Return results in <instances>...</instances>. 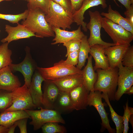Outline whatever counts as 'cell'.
<instances>
[{"instance_id": "10", "label": "cell", "mask_w": 133, "mask_h": 133, "mask_svg": "<svg viewBox=\"0 0 133 133\" xmlns=\"http://www.w3.org/2000/svg\"><path fill=\"white\" fill-rule=\"evenodd\" d=\"M9 66L13 72L18 71L22 74L24 79V84L28 88L32 76L37 67L32 57L30 50H26V56L21 62L17 64L12 63Z\"/></svg>"}, {"instance_id": "26", "label": "cell", "mask_w": 133, "mask_h": 133, "mask_svg": "<svg viewBox=\"0 0 133 133\" xmlns=\"http://www.w3.org/2000/svg\"><path fill=\"white\" fill-rule=\"evenodd\" d=\"M90 48L88 41L87 36L85 35L81 40L79 51L78 63L76 67L79 69L81 70L84 66L86 60L89 57L88 54Z\"/></svg>"}, {"instance_id": "16", "label": "cell", "mask_w": 133, "mask_h": 133, "mask_svg": "<svg viewBox=\"0 0 133 133\" xmlns=\"http://www.w3.org/2000/svg\"><path fill=\"white\" fill-rule=\"evenodd\" d=\"M44 82L42 105L45 108L53 109L54 104L60 90L52 81L45 80Z\"/></svg>"}, {"instance_id": "24", "label": "cell", "mask_w": 133, "mask_h": 133, "mask_svg": "<svg viewBox=\"0 0 133 133\" xmlns=\"http://www.w3.org/2000/svg\"><path fill=\"white\" fill-rule=\"evenodd\" d=\"M53 109L61 114L68 113L75 110L69 92L60 91L54 104Z\"/></svg>"}, {"instance_id": "7", "label": "cell", "mask_w": 133, "mask_h": 133, "mask_svg": "<svg viewBox=\"0 0 133 133\" xmlns=\"http://www.w3.org/2000/svg\"><path fill=\"white\" fill-rule=\"evenodd\" d=\"M90 17L89 22L87 24L86 28L90 32V35L88 41L91 47L95 45H99L106 47L116 45L114 43L103 41L101 37L100 30L102 28L103 17L98 11H88Z\"/></svg>"}, {"instance_id": "19", "label": "cell", "mask_w": 133, "mask_h": 133, "mask_svg": "<svg viewBox=\"0 0 133 133\" xmlns=\"http://www.w3.org/2000/svg\"><path fill=\"white\" fill-rule=\"evenodd\" d=\"M89 92L83 84L69 92L75 110H79L86 109L88 106V100Z\"/></svg>"}, {"instance_id": "1", "label": "cell", "mask_w": 133, "mask_h": 133, "mask_svg": "<svg viewBox=\"0 0 133 133\" xmlns=\"http://www.w3.org/2000/svg\"><path fill=\"white\" fill-rule=\"evenodd\" d=\"M29 13L21 24L34 33L36 37L40 38L55 37L52 27L46 21L45 12L39 8L28 9Z\"/></svg>"}, {"instance_id": "45", "label": "cell", "mask_w": 133, "mask_h": 133, "mask_svg": "<svg viewBox=\"0 0 133 133\" xmlns=\"http://www.w3.org/2000/svg\"><path fill=\"white\" fill-rule=\"evenodd\" d=\"M129 122L130 123L133 128V114L131 115L130 118Z\"/></svg>"}, {"instance_id": "12", "label": "cell", "mask_w": 133, "mask_h": 133, "mask_svg": "<svg viewBox=\"0 0 133 133\" xmlns=\"http://www.w3.org/2000/svg\"><path fill=\"white\" fill-rule=\"evenodd\" d=\"M13 72L9 66L0 69V90L12 92L21 86L18 78Z\"/></svg>"}, {"instance_id": "49", "label": "cell", "mask_w": 133, "mask_h": 133, "mask_svg": "<svg viewBox=\"0 0 133 133\" xmlns=\"http://www.w3.org/2000/svg\"></svg>"}, {"instance_id": "30", "label": "cell", "mask_w": 133, "mask_h": 133, "mask_svg": "<svg viewBox=\"0 0 133 133\" xmlns=\"http://www.w3.org/2000/svg\"><path fill=\"white\" fill-rule=\"evenodd\" d=\"M12 104V92L0 90V112L4 111Z\"/></svg>"}, {"instance_id": "39", "label": "cell", "mask_w": 133, "mask_h": 133, "mask_svg": "<svg viewBox=\"0 0 133 133\" xmlns=\"http://www.w3.org/2000/svg\"><path fill=\"white\" fill-rule=\"evenodd\" d=\"M124 14L126 16L125 18L133 27V4L128 9L126 10Z\"/></svg>"}, {"instance_id": "14", "label": "cell", "mask_w": 133, "mask_h": 133, "mask_svg": "<svg viewBox=\"0 0 133 133\" xmlns=\"http://www.w3.org/2000/svg\"><path fill=\"white\" fill-rule=\"evenodd\" d=\"M100 5L103 9L106 8L107 7L106 0H84L80 8L72 14L74 22L77 25L81 26L84 32H87V23L83 21L85 13L88 9Z\"/></svg>"}, {"instance_id": "37", "label": "cell", "mask_w": 133, "mask_h": 133, "mask_svg": "<svg viewBox=\"0 0 133 133\" xmlns=\"http://www.w3.org/2000/svg\"><path fill=\"white\" fill-rule=\"evenodd\" d=\"M61 6L68 13L72 15V7L70 0H51Z\"/></svg>"}, {"instance_id": "21", "label": "cell", "mask_w": 133, "mask_h": 133, "mask_svg": "<svg viewBox=\"0 0 133 133\" xmlns=\"http://www.w3.org/2000/svg\"><path fill=\"white\" fill-rule=\"evenodd\" d=\"M106 47L97 44L91 47L89 53L95 61V65L93 67L95 71L98 68L105 69L110 68L108 58L104 52V49Z\"/></svg>"}, {"instance_id": "41", "label": "cell", "mask_w": 133, "mask_h": 133, "mask_svg": "<svg viewBox=\"0 0 133 133\" xmlns=\"http://www.w3.org/2000/svg\"><path fill=\"white\" fill-rule=\"evenodd\" d=\"M116 5L119 7L116 3V0H113ZM119 1L125 7L126 10L128 9L131 7V5L133 4V0H117Z\"/></svg>"}, {"instance_id": "33", "label": "cell", "mask_w": 133, "mask_h": 133, "mask_svg": "<svg viewBox=\"0 0 133 133\" xmlns=\"http://www.w3.org/2000/svg\"><path fill=\"white\" fill-rule=\"evenodd\" d=\"M124 66L133 68V46H130L127 49L122 60Z\"/></svg>"}, {"instance_id": "6", "label": "cell", "mask_w": 133, "mask_h": 133, "mask_svg": "<svg viewBox=\"0 0 133 133\" xmlns=\"http://www.w3.org/2000/svg\"><path fill=\"white\" fill-rule=\"evenodd\" d=\"M102 27L116 45L129 44L133 40V34L105 17L102 18Z\"/></svg>"}, {"instance_id": "22", "label": "cell", "mask_w": 133, "mask_h": 133, "mask_svg": "<svg viewBox=\"0 0 133 133\" xmlns=\"http://www.w3.org/2000/svg\"><path fill=\"white\" fill-rule=\"evenodd\" d=\"M92 56L90 55L88 59L87 64L83 72V84L89 92L94 91V86L98 77L97 73L94 69L92 63Z\"/></svg>"}, {"instance_id": "3", "label": "cell", "mask_w": 133, "mask_h": 133, "mask_svg": "<svg viewBox=\"0 0 133 133\" xmlns=\"http://www.w3.org/2000/svg\"><path fill=\"white\" fill-rule=\"evenodd\" d=\"M46 21L52 27L63 30L70 29L71 26L74 22L71 15L66 12L59 4L51 0L47 13L45 16Z\"/></svg>"}, {"instance_id": "11", "label": "cell", "mask_w": 133, "mask_h": 133, "mask_svg": "<svg viewBox=\"0 0 133 133\" xmlns=\"http://www.w3.org/2000/svg\"><path fill=\"white\" fill-rule=\"evenodd\" d=\"M118 68V88L115 95V100L116 101H118L126 91L133 84V68L124 66L122 63Z\"/></svg>"}, {"instance_id": "20", "label": "cell", "mask_w": 133, "mask_h": 133, "mask_svg": "<svg viewBox=\"0 0 133 133\" xmlns=\"http://www.w3.org/2000/svg\"><path fill=\"white\" fill-rule=\"evenodd\" d=\"M81 26L79 25L77 29L71 31L52 27L55 34V37L52 41L55 42L51 44L54 45L58 43H64L72 39L81 40L85 35L81 30Z\"/></svg>"}, {"instance_id": "8", "label": "cell", "mask_w": 133, "mask_h": 133, "mask_svg": "<svg viewBox=\"0 0 133 133\" xmlns=\"http://www.w3.org/2000/svg\"><path fill=\"white\" fill-rule=\"evenodd\" d=\"M12 104L4 111L33 110L34 104L28 87L24 84L12 92Z\"/></svg>"}, {"instance_id": "4", "label": "cell", "mask_w": 133, "mask_h": 133, "mask_svg": "<svg viewBox=\"0 0 133 133\" xmlns=\"http://www.w3.org/2000/svg\"><path fill=\"white\" fill-rule=\"evenodd\" d=\"M38 110H25L32 119L30 124L33 127V130H37L46 123L56 122L65 124V120L61 114L53 109H44L41 107Z\"/></svg>"}, {"instance_id": "23", "label": "cell", "mask_w": 133, "mask_h": 133, "mask_svg": "<svg viewBox=\"0 0 133 133\" xmlns=\"http://www.w3.org/2000/svg\"><path fill=\"white\" fill-rule=\"evenodd\" d=\"M31 118L25 110L4 111L0 114V125L9 128L17 120Z\"/></svg>"}, {"instance_id": "38", "label": "cell", "mask_w": 133, "mask_h": 133, "mask_svg": "<svg viewBox=\"0 0 133 133\" xmlns=\"http://www.w3.org/2000/svg\"><path fill=\"white\" fill-rule=\"evenodd\" d=\"M28 118H23L20 119L16 121L17 126H18L19 128L20 133H27V125Z\"/></svg>"}, {"instance_id": "29", "label": "cell", "mask_w": 133, "mask_h": 133, "mask_svg": "<svg viewBox=\"0 0 133 133\" xmlns=\"http://www.w3.org/2000/svg\"><path fill=\"white\" fill-rule=\"evenodd\" d=\"M44 133H66L67 132L66 128L60 125L58 123L50 122L46 123L41 127Z\"/></svg>"}, {"instance_id": "34", "label": "cell", "mask_w": 133, "mask_h": 133, "mask_svg": "<svg viewBox=\"0 0 133 133\" xmlns=\"http://www.w3.org/2000/svg\"><path fill=\"white\" fill-rule=\"evenodd\" d=\"M81 40L72 39L64 43L63 45L67 49V52L65 56L67 57L70 52L79 50L81 44Z\"/></svg>"}, {"instance_id": "46", "label": "cell", "mask_w": 133, "mask_h": 133, "mask_svg": "<svg viewBox=\"0 0 133 133\" xmlns=\"http://www.w3.org/2000/svg\"><path fill=\"white\" fill-rule=\"evenodd\" d=\"M129 109L132 114H133V108L129 107Z\"/></svg>"}, {"instance_id": "44", "label": "cell", "mask_w": 133, "mask_h": 133, "mask_svg": "<svg viewBox=\"0 0 133 133\" xmlns=\"http://www.w3.org/2000/svg\"><path fill=\"white\" fill-rule=\"evenodd\" d=\"M133 94V86L132 85L125 92L124 94L131 95Z\"/></svg>"}, {"instance_id": "48", "label": "cell", "mask_w": 133, "mask_h": 133, "mask_svg": "<svg viewBox=\"0 0 133 133\" xmlns=\"http://www.w3.org/2000/svg\"><path fill=\"white\" fill-rule=\"evenodd\" d=\"M25 0V1H28V0Z\"/></svg>"}, {"instance_id": "31", "label": "cell", "mask_w": 133, "mask_h": 133, "mask_svg": "<svg viewBox=\"0 0 133 133\" xmlns=\"http://www.w3.org/2000/svg\"><path fill=\"white\" fill-rule=\"evenodd\" d=\"M29 12V10L27 9L23 13L18 14H5L0 13V19L8 21L11 23L17 24L21 20H23L26 19Z\"/></svg>"}, {"instance_id": "35", "label": "cell", "mask_w": 133, "mask_h": 133, "mask_svg": "<svg viewBox=\"0 0 133 133\" xmlns=\"http://www.w3.org/2000/svg\"><path fill=\"white\" fill-rule=\"evenodd\" d=\"M124 112L122 116L124 126L123 133H127L129 129V122L130 116L132 114L129 109L128 102V101L125 107H124Z\"/></svg>"}, {"instance_id": "27", "label": "cell", "mask_w": 133, "mask_h": 133, "mask_svg": "<svg viewBox=\"0 0 133 133\" xmlns=\"http://www.w3.org/2000/svg\"><path fill=\"white\" fill-rule=\"evenodd\" d=\"M103 98L108 106L111 112V119L115 123L116 126V133H123L124 126L122 116L118 115L112 107L110 102L108 95L107 93H102Z\"/></svg>"}, {"instance_id": "36", "label": "cell", "mask_w": 133, "mask_h": 133, "mask_svg": "<svg viewBox=\"0 0 133 133\" xmlns=\"http://www.w3.org/2000/svg\"><path fill=\"white\" fill-rule=\"evenodd\" d=\"M79 50L75 51L69 53L65 60V63L69 65L75 66H77L78 63Z\"/></svg>"}, {"instance_id": "42", "label": "cell", "mask_w": 133, "mask_h": 133, "mask_svg": "<svg viewBox=\"0 0 133 133\" xmlns=\"http://www.w3.org/2000/svg\"><path fill=\"white\" fill-rule=\"evenodd\" d=\"M17 126V123L16 122L12 125L8 129L7 133H14L15 129Z\"/></svg>"}, {"instance_id": "32", "label": "cell", "mask_w": 133, "mask_h": 133, "mask_svg": "<svg viewBox=\"0 0 133 133\" xmlns=\"http://www.w3.org/2000/svg\"><path fill=\"white\" fill-rule=\"evenodd\" d=\"M28 9L39 8L47 13L49 4V0H28Z\"/></svg>"}, {"instance_id": "25", "label": "cell", "mask_w": 133, "mask_h": 133, "mask_svg": "<svg viewBox=\"0 0 133 133\" xmlns=\"http://www.w3.org/2000/svg\"><path fill=\"white\" fill-rule=\"evenodd\" d=\"M100 14L111 20L114 23L121 26L133 34V27L125 18L121 15L118 12L113 10L111 5H110L109 6L107 13L102 12Z\"/></svg>"}, {"instance_id": "40", "label": "cell", "mask_w": 133, "mask_h": 133, "mask_svg": "<svg viewBox=\"0 0 133 133\" xmlns=\"http://www.w3.org/2000/svg\"><path fill=\"white\" fill-rule=\"evenodd\" d=\"M84 0H70L72 5V14L81 7Z\"/></svg>"}, {"instance_id": "15", "label": "cell", "mask_w": 133, "mask_h": 133, "mask_svg": "<svg viewBox=\"0 0 133 133\" xmlns=\"http://www.w3.org/2000/svg\"><path fill=\"white\" fill-rule=\"evenodd\" d=\"M45 80L36 69L32 76L30 85L28 88L33 102L38 108H40L42 105L43 92L41 85L42 82Z\"/></svg>"}, {"instance_id": "18", "label": "cell", "mask_w": 133, "mask_h": 133, "mask_svg": "<svg viewBox=\"0 0 133 133\" xmlns=\"http://www.w3.org/2000/svg\"><path fill=\"white\" fill-rule=\"evenodd\" d=\"M131 46L130 44L115 45L106 47L104 52L108 58L110 68L118 67L122 63V60L126 51Z\"/></svg>"}, {"instance_id": "5", "label": "cell", "mask_w": 133, "mask_h": 133, "mask_svg": "<svg viewBox=\"0 0 133 133\" xmlns=\"http://www.w3.org/2000/svg\"><path fill=\"white\" fill-rule=\"evenodd\" d=\"M36 69L45 80L51 81L71 74H83L82 70L75 66L67 64L63 60L55 63L53 66L47 68L37 66Z\"/></svg>"}, {"instance_id": "2", "label": "cell", "mask_w": 133, "mask_h": 133, "mask_svg": "<svg viewBox=\"0 0 133 133\" xmlns=\"http://www.w3.org/2000/svg\"><path fill=\"white\" fill-rule=\"evenodd\" d=\"M98 75L97 80L94 86V91L107 93L110 100L115 101L117 86L118 68L96 70Z\"/></svg>"}, {"instance_id": "13", "label": "cell", "mask_w": 133, "mask_h": 133, "mask_svg": "<svg viewBox=\"0 0 133 133\" xmlns=\"http://www.w3.org/2000/svg\"><path fill=\"white\" fill-rule=\"evenodd\" d=\"M17 24L15 27L7 24L5 25V31L8 35L1 40V41L2 43L7 42L9 43L13 41L36 37L34 33L29 30L22 24L18 23Z\"/></svg>"}, {"instance_id": "28", "label": "cell", "mask_w": 133, "mask_h": 133, "mask_svg": "<svg viewBox=\"0 0 133 133\" xmlns=\"http://www.w3.org/2000/svg\"><path fill=\"white\" fill-rule=\"evenodd\" d=\"M9 44L6 42L0 45V69L12 63V52L8 48Z\"/></svg>"}, {"instance_id": "9", "label": "cell", "mask_w": 133, "mask_h": 133, "mask_svg": "<svg viewBox=\"0 0 133 133\" xmlns=\"http://www.w3.org/2000/svg\"><path fill=\"white\" fill-rule=\"evenodd\" d=\"M101 92L98 91L90 92L88 100V105L94 106L97 111L101 120V132H103L106 129L109 133H115L116 131L111 126L108 114L105 110L102 101Z\"/></svg>"}, {"instance_id": "17", "label": "cell", "mask_w": 133, "mask_h": 133, "mask_svg": "<svg viewBox=\"0 0 133 133\" xmlns=\"http://www.w3.org/2000/svg\"><path fill=\"white\" fill-rule=\"evenodd\" d=\"M52 81L60 91L68 92L83 84V75L78 73L68 75Z\"/></svg>"}, {"instance_id": "47", "label": "cell", "mask_w": 133, "mask_h": 133, "mask_svg": "<svg viewBox=\"0 0 133 133\" xmlns=\"http://www.w3.org/2000/svg\"><path fill=\"white\" fill-rule=\"evenodd\" d=\"M13 0H0V3L2 1H12Z\"/></svg>"}, {"instance_id": "43", "label": "cell", "mask_w": 133, "mask_h": 133, "mask_svg": "<svg viewBox=\"0 0 133 133\" xmlns=\"http://www.w3.org/2000/svg\"><path fill=\"white\" fill-rule=\"evenodd\" d=\"M9 128L0 125V133H7Z\"/></svg>"}]
</instances>
